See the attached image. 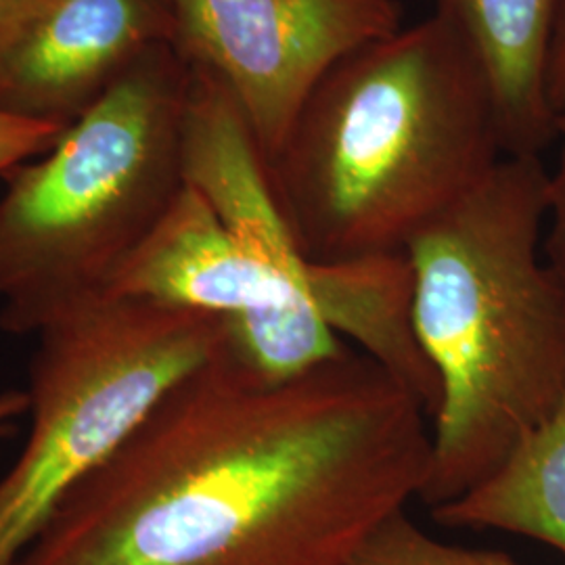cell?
Wrapping results in <instances>:
<instances>
[{
	"instance_id": "cell-9",
	"label": "cell",
	"mask_w": 565,
	"mask_h": 565,
	"mask_svg": "<svg viewBox=\"0 0 565 565\" xmlns=\"http://www.w3.org/2000/svg\"><path fill=\"white\" fill-rule=\"evenodd\" d=\"M565 0H438L490 84L505 156L541 158L555 142L551 55Z\"/></svg>"
},
{
	"instance_id": "cell-14",
	"label": "cell",
	"mask_w": 565,
	"mask_h": 565,
	"mask_svg": "<svg viewBox=\"0 0 565 565\" xmlns=\"http://www.w3.org/2000/svg\"><path fill=\"white\" fill-rule=\"evenodd\" d=\"M555 142L559 147V153L555 168L548 170V210L543 252L548 266L565 282V99L555 111Z\"/></svg>"
},
{
	"instance_id": "cell-8",
	"label": "cell",
	"mask_w": 565,
	"mask_h": 565,
	"mask_svg": "<svg viewBox=\"0 0 565 565\" xmlns=\"http://www.w3.org/2000/svg\"><path fill=\"white\" fill-rule=\"evenodd\" d=\"M103 298L198 310L223 319L323 321L312 300L285 291L243 249L214 207L186 182L109 279Z\"/></svg>"
},
{
	"instance_id": "cell-10",
	"label": "cell",
	"mask_w": 565,
	"mask_h": 565,
	"mask_svg": "<svg viewBox=\"0 0 565 565\" xmlns=\"http://www.w3.org/2000/svg\"><path fill=\"white\" fill-rule=\"evenodd\" d=\"M308 291L324 323L403 385L434 419L440 387L413 321V270L406 254L369 256L308 268Z\"/></svg>"
},
{
	"instance_id": "cell-2",
	"label": "cell",
	"mask_w": 565,
	"mask_h": 565,
	"mask_svg": "<svg viewBox=\"0 0 565 565\" xmlns=\"http://www.w3.org/2000/svg\"><path fill=\"white\" fill-rule=\"evenodd\" d=\"M503 158L484 70L431 13L338 61L266 172L303 256L338 263L404 254Z\"/></svg>"
},
{
	"instance_id": "cell-15",
	"label": "cell",
	"mask_w": 565,
	"mask_h": 565,
	"mask_svg": "<svg viewBox=\"0 0 565 565\" xmlns=\"http://www.w3.org/2000/svg\"><path fill=\"white\" fill-rule=\"evenodd\" d=\"M49 0H0V44L15 34Z\"/></svg>"
},
{
	"instance_id": "cell-11",
	"label": "cell",
	"mask_w": 565,
	"mask_h": 565,
	"mask_svg": "<svg viewBox=\"0 0 565 565\" xmlns=\"http://www.w3.org/2000/svg\"><path fill=\"white\" fill-rule=\"evenodd\" d=\"M431 515L446 527L503 530L565 555V396L486 480Z\"/></svg>"
},
{
	"instance_id": "cell-7",
	"label": "cell",
	"mask_w": 565,
	"mask_h": 565,
	"mask_svg": "<svg viewBox=\"0 0 565 565\" xmlns=\"http://www.w3.org/2000/svg\"><path fill=\"white\" fill-rule=\"evenodd\" d=\"M174 36L170 0H49L0 44V109L67 128Z\"/></svg>"
},
{
	"instance_id": "cell-6",
	"label": "cell",
	"mask_w": 565,
	"mask_h": 565,
	"mask_svg": "<svg viewBox=\"0 0 565 565\" xmlns=\"http://www.w3.org/2000/svg\"><path fill=\"white\" fill-rule=\"evenodd\" d=\"M174 46L239 105L268 162L343 57L396 32L394 0H170Z\"/></svg>"
},
{
	"instance_id": "cell-12",
	"label": "cell",
	"mask_w": 565,
	"mask_h": 565,
	"mask_svg": "<svg viewBox=\"0 0 565 565\" xmlns=\"http://www.w3.org/2000/svg\"><path fill=\"white\" fill-rule=\"evenodd\" d=\"M348 565H520L501 551L446 545L415 524L406 509L387 518Z\"/></svg>"
},
{
	"instance_id": "cell-1",
	"label": "cell",
	"mask_w": 565,
	"mask_h": 565,
	"mask_svg": "<svg viewBox=\"0 0 565 565\" xmlns=\"http://www.w3.org/2000/svg\"><path fill=\"white\" fill-rule=\"evenodd\" d=\"M427 422L359 352L264 382L223 343L61 501L18 565H348L422 497Z\"/></svg>"
},
{
	"instance_id": "cell-13",
	"label": "cell",
	"mask_w": 565,
	"mask_h": 565,
	"mask_svg": "<svg viewBox=\"0 0 565 565\" xmlns=\"http://www.w3.org/2000/svg\"><path fill=\"white\" fill-rule=\"evenodd\" d=\"M65 128L49 121L28 120L0 109V177L41 158L60 141Z\"/></svg>"
},
{
	"instance_id": "cell-3",
	"label": "cell",
	"mask_w": 565,
	"mask_h": 565,
	"mask_svg": "<svg viewBox=\"0 0 565 565\" xmlns=\"http://www.w3.org/2000/svg\"><path fill=\"white\" fill-rule=\"evenodd\" d=\"M548 168L505 156L404 254L413 321L440 387L419 501L486 480L565 396V282L543 252Z\"/></svg>"
},
{
	"instance_id": "cell-17",
	"label": "cell",
	"mask_w": 565,
	"mask_h": 565,
	"mask_svg": "<svg viewBox=\"0 0 565 565\" xmlns=\"http://www.w3.org/2000/svg\"><path fill=\"white\" fill-rule=\"evenodd\" d=\"M30 401H28V392L21 390H9L0 394V443L13 434L15 422L28 415Z\"/></svg>"
},
{
	"instance_id": "cell-4",
	"label": "cell",
	"mask_w": 565,
	"mask_h": 565,
	"mask_svg": "<svg viewBox=\"0 0 565 565\" xmlns=\"http://www.w3.org/2000/svg\"><path fill=\"white\" fill-rule=\"evenodd\" d=\"M191 65L151 46L0 195V329L36 335L109 279L184 184Z\"/></svg>"
},
{
	"instance_id": "cell-16",
	"label": "cell",
	"mask_w": 565,
	"mask_h": 565,
	"mask_svg": "<svg viewBox=\"0 0 565 565\" xmlns=\"http://www.w3.org/2000/svg\"><path fill=\"white\" fill-rule=\"evenodd\" d=\"M548 88H551L553 109L557 111V107L565 99V7L562 20H559V28H557V34H555V44H553Z\"/></svg>"
},
{
	"instance_id": "cell-5",
	"label": "cell",
	"mask_w": 565,
	"mask_h": 565,
	"mask_svg": "<svg viewBox=\"0 0 565 565\" xmlns=\"http://www.w3.org/2000/svg\"><path fill=\"white\" fill-rule=\"evenodd\" d=\"M224 340L223 317L111 298L42 327L25 390L30 434L0 480V565H18L61 501Z\"/></svg>"
}]
</instances>
